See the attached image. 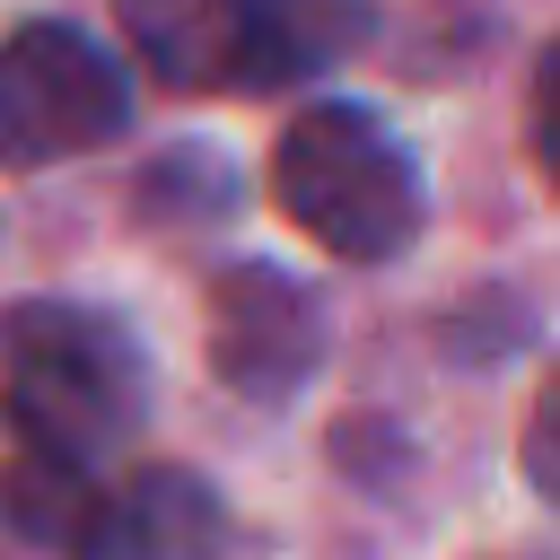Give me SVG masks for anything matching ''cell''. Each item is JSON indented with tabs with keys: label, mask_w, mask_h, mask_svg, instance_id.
<instances>
[{
	"label": "cell",
	"mask_w": 560,
	"mask_h": 560,
	"mask_svg": "<svg viewBox=\"0 0 560 560\" xmlns=\"http://www.w3.org/2000/svg\"><path fill=\"white\" fill-rule=\"evenodd\" d=\"M210 542H219L210 490L192 472H140L131 490H114L96 560H210Z\"/></svg>",
	"instance_id": "obj_8"
},
{
	"label": "cell",
	"mask_w": 560,
	"mask_h": 560,
	"mask_svg": "<svg viewBox=\"0 0 560 560\" xmlns=\"http://www.w3.org/2000/svg\"><path fill=\"white\" fill-rule=\"evenodd\" d=\"M376 26V0H245V96L350 61Z\"/></svg>",
	"instance_id": "obj_6"
},
{
	"label": "cell",
	"mask_w": 560,
	"mask_h": 560,
	"mask_svg": "<svg viewBox=\"0 0 560 560\" xmlns=\"http://www.w3.org/2000/svg\"><path fill=\"white\" fill-rule=\"evenodd\" d=\"M0 508H9V525H18L35 551H52V560H96L114 490H96L88 464H70V455L26 446V455L0 472Z\"/></svg>",
	"instance_id": "obj_7"
},
{
	"label": "cell",
	"mask_w": 560,
	"mask_h": 560,
	"mask_svg": "<svg viewBox=\"0 0 560 560\" xmlns=\"http://www.w3.org/2000/svg\"><path fill=\"white\" fill-rule=\"evenodd\" d=\"M131 122V79L61 18H26L0 44V166H61Z\"/></svg>",
	"instance_id": "obj_3"
},
{
	"label": "cell",
	"mask_w": 560,
	"mask_h": 560,
	"mask_svg": "<svg viewBox=\"0 0 560 560\" xmlns=\"http://www.w3.org/2000/svg\"><path fill=\"white\" fill-rule=\"evenodd\" d=\"M114 9L166 88H236L245 96V0H114Z\"/></svg>",
	"instance_id": "obj_5"
},
{
	"label": "cell",
	"mask_w": 560,
	"mask_h": 560,
	"mask_svg": "<svg viewBox=\"0 0 560 560\" xmlns=\"http://www.w3.org/2000/svg\"><path fill=\"white\" fill-rule=\"evenodd\" d=\"M271 192L332 262H394L420 236V166L368 105H306L271 149Z\"/></svg>",
	"instance_id": "obj_2"
},
{
	"label": "cell",
	"mask_w": 560,
	"mask_h": 560,
	"mask_svg": "<svg viewBox=\"0 0 560 560\" xmlns=\"http://www.w3.org/2000/svg\"><path fill=\"white\" fill-rule=\"evenodd\" d=\"M210 359L245 402H289L324 368V306L280 262H236L210 280Z\"/></svg>",
	"instance_id": "obj_4"
},
{
	"label": "cell",
	"mask_w": 560,
	"mask_h": 560,
	"mask_svg": "<svg viewBox=\"0 0 560 560\" xmlns=\"http://www.w3.org/2000/svg\"><path fill=\"white\" fill-rule=\"evenodd\" d=\"M516 455H525V481L560 508V368L542 376V394H534V411H525V446H516Z\"/></svg>",
	"instance_id": "obj_9"
},
{
	"label": "cell",
	"mask_w": 560,
	"mask_h": 560,
	"mask_svg": "<svg viewBox=\"0 0 560 560\" xmlns=\"http://www.w3.org/2000/svg\"><path fill=\"white\" fill-rule=\"evenodd\" d=\"M0 394H9V420L26 429V446L96 464L140 429L149 368H140V341L114 315H96V306H26L0 332Z\"/></svg>",
	"instance_id": "obj_1"
},
{
	"label": "cell",
	"mask_w": 560,
	"mask_h": 560,
	"mask_svg": "<svg viewBox=\"0 0 560 560\" xmlns=\"http://www.w3.org/2000/svg\"><path fill=\"white\" fill-rule=\"evenodd\" d=\"M534 158H542V175L560 184V44H551L542 70H534Z\"/></svg>",
	"instance_id": "obj_10"
}]
</instances>
